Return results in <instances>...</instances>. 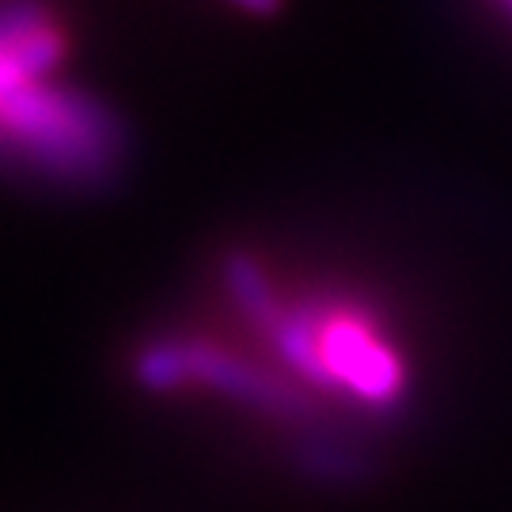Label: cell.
I'll return each instance as SVG.
<instances>
[{
    "label": "cell",
    "mask_w": 512,
    "mask_h": 512,
    "mask_svg": "<svg viewBox=\"0 0 512 512\" xmlns=\"http://www.w3.org/2000/svg\"><path fill=\"white\" fill-rule=\"evenodd\" d=\"M133 156L129 122L103 95L35 80L0 95V171L61 194H107Z\"/></svg>",
    "instance_id": "6da1fadb"
},
{
    "label": "cell",
    "mask_w": 512,
    "mask_h": 512,
    "mask_svg": "<svg viewBox=\"0 0 512 512\" xmlns=\"http://www.w3.org/2000/svg\"><path fill=\"white\" fill-rule=\"evenodd\" d=\"M129 372L141 391L171 395L183 387H198L209 395H220L228 403L251 406L258 414L285 421L308 433H338L327 421V406L315 403L304 387H296L289 376H281L270 361L239 357L236 349L220 346L202 334H156L133 353Z\"/></svg>",
    "instance_id": "7a4b0ae2"
},
{
    "label": "cell",
    "mask_w": 512,
    "mask_h": 512,
    "mask_svg": "<svg viewBox=\"0 0 512 512\" xmlns=\"http://www.w3.org/2000/svg\"><path fill=\"white\" fill-rule=\"evenodd\" d=\"M69 54V35L46 0H0V95L50 80Z\"/></svg>",
    "instance_id": "3957f363"
},
{
    "label": "cell",
    "mask_w": 512,
    "mask_h": 512,
    "mask_svg": "<svg viewBox=\"0 0 512 512\" xmlns=\"http://www.w3.org/2000/svg\"><path fill=\"white\" fill-rule=\"evenodd\" d=\"M497 4H501V8H505V12L512 16V0H497Z\"/></svg>",
    "instance_id": "277c9868"
}]
</instances>
